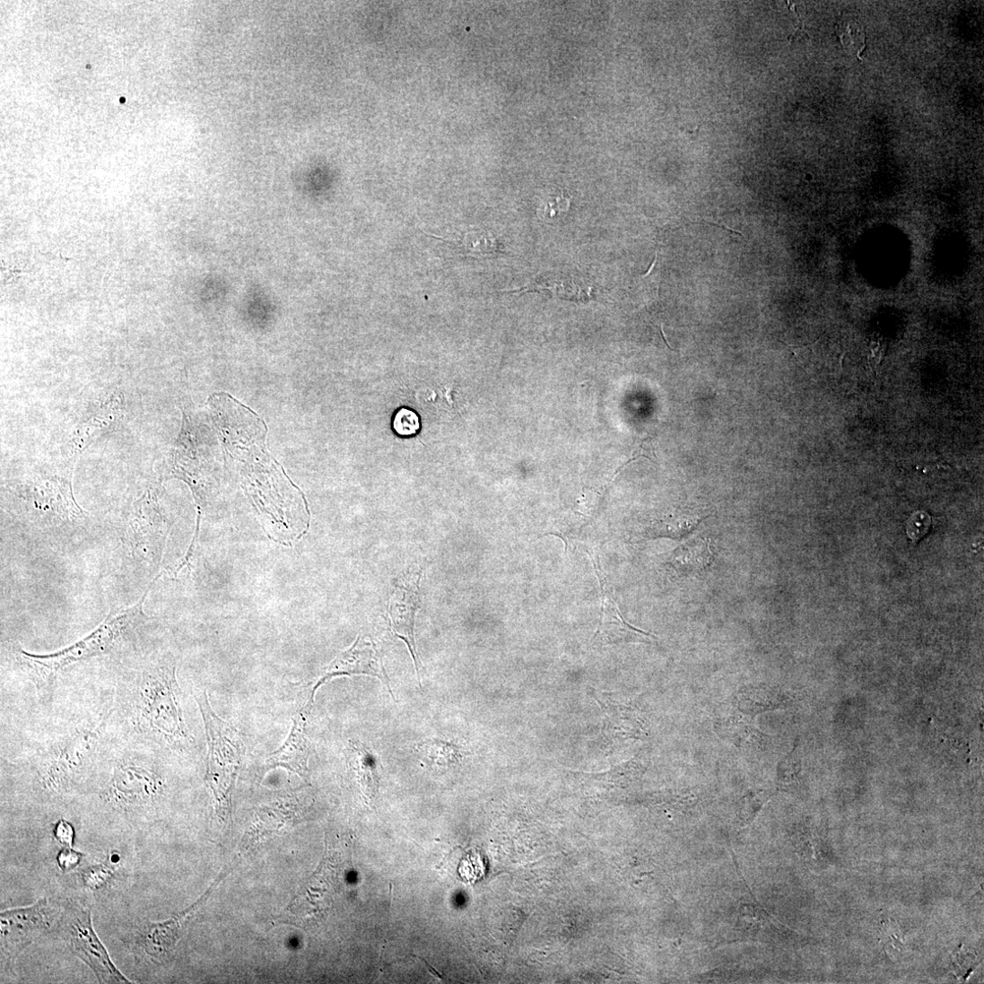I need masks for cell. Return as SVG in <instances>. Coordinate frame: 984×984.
Returning a JSON list of instances; mask_svg holds the SVG:
<instances>
[{
	"label": "cell",
	"mask_w": 984,
	"mask_h": 984,
	"mask_svg": "<svg viewBox=\"0 0 984 984\" xmlns=\"http://www.w3.org/2000/svg\"><path fill=\"white\" fill-rule=\"evenodd\" d=\"M107 717L96 727L68 734L43 750L37 767L44 789L63 794L77 784L94 760Z\"/></svg>",
	"instance_id": "cell-5"
},
{
	"label": "cell",
	"mask_w": 984,
	"mask_h": 984,
	"mask_svg": "<svg viewBox=\"0 0 984 984\" xmlns=\"http://www.w3.org/2000/svg\"><path fill=\"white\" fill-rule=\"evenodd\" d=\"M568 210V200L563 197H553L539 208V214L544 220H554L563 212Z\"/></svg>",
	"instance_id": "cell-24"
},
{
	"label": "cell",
	"mask_w": 984,
	"mask_h": 984,
	"mask_svg": "<svg viewBox=\"0 0 984 984\" xmlns=\"http://www.w3.org/2000/svg\"><path fill=\"white\" fill-rule=\"evenodd\" d=\"M63 921L66 924L73 951L91 967L100 982L131 983L112 963L95 934L89 908L78 905L70 908Z\"/></svg>",
	"instance_id": "cell-8"
},
{
	"label": "cell",
	"mask_w": 984,
	"mask_h": 984,
	"mask_svg": "<svg viewBox=\"0 0 984 984\" xmlns=\"http://www.w3.org/2000/svg\"><path fill=\"white\" fill-rule=\"evenodd\" d=\"M10 492L18 502L19 516L40 531L71 530L86 518L87 512L74 495L72 474L35 475L11 486Z\"/></svg>",
	"instance_id": "cell-3"
},
{
	"label": "cell",
	"mask_w": 984,
	"mask_h": 984,
	"mask_svg": "<svg viewBox=\"0 0 984 984\" xmlns=\"http://www.w3.org/2000/svg\"><path fill=\"white\" fill-rule=\"evenodd\" d=\"M207 896L205 894L192 907L165 922L145 925L139 936L140 945L145 954L155 959L165 957L176 946Z\"/></svg>",
	"instance_id": "cell-13"
},
{
	"label": "cell",
	"mask_w": 984,
	"mask_h": 984,
	"mask_svg": "<svg viewBox=\"0 0 984 984\" xmlns=\"http://www.w3.org/2000/svg\"><path fill=\"white\" fill-rule=\"evenodd\" d=\"M930 526V517L924 512H917L909 520L908 535L911 539L918 540L928 532Z\"/></svg>",
	"instance_id": "cell-23"
},
{
	"label": "cell",
	"mask_w": 984,
	"mask_h": 984,
	"mask_svg": "<svg viewBox=\"0 0 984 984\" xmlns=\"http://www.w3.org/2000/svg\"><path fill=\"white\" fill-rule=\"evenodd\" d=\"M135 755L121 758L115 764L106 797L115 807L133 812L153 803L163 790L161 778Z\"/></svg>",
	"instance_id": "cell-7"
},
{
	"label": "cell",
	"mask_w": 984,
	"mask_h": 984,
	"mask_svg": "<svg viewBox=\"0 0 984 984\" xmlns=\"http://www.w3.org/2000/svg\"><path fill=\"white\" fill-rule=\"evenodd\" d=\"M797 744L790 753L783 759L778 767L777 788L789 791L799 787L802 779L801 760L798 756Z\"/></svg>",
	"instance_id": "cell-19"
},
{
	"label": "cell",
	"mask_w": 984,
	"mask_h": 984,
	"mask_svg": "<svg viewBox=\"0 0 984 984\" xmlns=\"http://www.w3.org/2000/svg\"><path fill=\"white\" fill-rule=\"evenodd\" d=\"M837 32L843 48L850 56L859 59L866 48V33L863 25L857 21H843L838 24Z\"/></svg>",
	"instance_id": "cell-18"
},
{
	"label": "cell",
	"mask_w": 984,
	"mask_h": 984,
	"mask_svg": "<svg viewBox=\"0 0 984 984\" xmlns=\"http://www.w3.org/2000/svg\"><path fill=\"white\" fill-rule=\"evenodd\" d=\"M177 666L170 660H153L135 670L129 715L135 727L157 742L181 745L191 736L180 702Z\"/></svg>",
	"instance_id": "cell-1"
},
{
	"label": "cell",
	"mask_w": 984,
	"mask_h": 984,
	"mask_svg": "<svg viewBox=\"0 0 984 984\" xmlns=\"http://www.w3.org/2000/svg\"><path fill=\"white\" fill-rule=\"evenodd\" d=\"M311 710L312 707L307 704L293 717L294 724L291 735L283 745L266 760L267 771L281 767L297 773L304 779L307 778L310 750L306 727Z\"/></svg>",
	"instance_id": "cell-12"
},
{
	"label": "cell",
	"mask_w": 984,
	"mask_h": 984,
	"mask_svg": "<svg viewBox=\"0 0 984 984\" xmlns=\"http://www.w3.org/2000/svg\"><path fill=\"white\" fill-rule=\"evenodd\" d=\"M124 543L135 561L155 570L159 567L170 534L155 494L147 490L137 499L128 514Z\"/></svg>",
	"instance_id": "cell-6"
},
{
	"label": "cell",
	"mask_w": 984,
	"mask_h": 984,
	"mask_svg": "<svg viewBox=\"0 0 984 984\" xmlns=\"http://www.w3.org/2000/svg\"><path fill=\"white\" fill-rule=\"evenodd\" d=\"M83 855L71 848H66L57 856V862L65 872L72 871L79 865Z\"/></svg>",
	"instance_id": "cell-25"
},
{
	"label": "cell",
	"mask_w": 984,
	"mask_h": 984,
	"mask_svg": "<svg viewBox=\"0 0 984 984\" xmlns=\"http://www.w3.org/2000/svg\"><path fill=\"white\" fill-rule=\"evenodd\" d=\"M454 243L459 254L475 258H483L494 256L499 251V244L490 231L482 228H472L465 236Z\"/></svg>",
	"instance_id": "cell-15"
},
{
	"label": "cell",
	"mask_w": 984,
	"mask_h": 984,
	"mask_svg": "<svg viewBox=\"0 0 984 984\" xmlns=\"http://www.w3.org/2000/svg\"><path fill=\"white\" fill-rule=\"evenodd\" d=\"M47 905L46 900H39L31 906L0 914L3 956H16L48 930Z\"/></svg>",
	"instance_id": "cell-11"
},
{
	"label": "cell",
	"mask_w": 984,
	"mask_h": 984,
	"mask_svg": "<svg viewBox=\"0 0 984 984\" xmlns=\"http://www.w3.org/2000/svg\"><path fill=\"white\" fill-rule=\"evenodd\" d=\"M355 675H367L380 679L394 698L389 678L377 647L371 640L360 635L352 648L341 653L322 670L312 689L308 705L313 707L317 690L327 682L334 677Z\"/></svg>",
	"instance_id": "cell-10"
},
{
	"label": "cell",
	"mask_w": 984,
	"mask_h": 984,
	"mask_svg": "<svg viewBox=\"0 0 984 984\" xmlns=\"http://www.w3.org/2000/svg\"><path fill=\"white\" fill-rule=\"evenodd\" d=\"M393 427L400 436H412L420 430L419 416L408 409L400 410L394 419Z\"/></svg>",
	"instance_id": "cell-22"
},
{
	"label": "cell",
	"mask_w": 984,
	"mask_h": 984,
	"mask_svg": "<svg viewBox=\"0 0 984 984\" xmlns=\"http://www.w3.org/2000/svg\"><path fill=\"white\" fill-rule=\"evenodd\" d=\"M194 697L203 715L208 743L206 781L215 798L219 815L229 810L230 793L242 767L245 745L238 730L213 710L206 691L196 690Z\"/></svg>",
	"instance_id": "cell-4"
},
{
	"label": "cell",
	"mask_w": 984,
	"mask_h": 984,
	"mask_svg": "<svg viewBox=\"0 0 984 984\" xmlns=\"http://www.w3.org/2000/svg\"><path fill=\"white\" fill-rule=\"evenodd\" d=\"M424 568L410 569L401 575L392 593L388 614L394 634L408 646L421 684L422 667L415 640V619L420 608V585Z\"/></svg>",
	"instance_id": "cell-9"
},
{
	"label": "cell",
	"mask_w": 984,
	"mask_h": 984,
	"mask_svg": "<svg viewBox=\"0 0 984 984\" xmlns=\"http://www.w3.org/2000/svg\"><path fill=\"white\" fill-rule=\"evenodd\" d=\"M113 866L108 864L91 866L82 874L84 885L93 891L104 887L113 877Z\"/></svg>",
	"instance_id": "cell-21"
},
{
	"label": "cell",
	"mask_w": 984,
	"mask_h": 984,
	"mask_svg": "<svg viewBox=\"0 0 984 984\" xmlns=\"http://www.w3.org/2000/svg\"><path fill=\"white\" fill-rule=\"evenodd\" d=\"M421 747L425 756L437 765L447 766L457 762L458 751L453 745L441 741H428Z\"/></svg>",
	"instance_id": "cell-20"
},
{
	"label": "cell",
	"mask_w": 984,
	"mask_h": 984,
	"mask_svg": "<svg viewBox=\"0 0 984 984\" xmlns=\"http://www.w3.org/2000/svg\"><path fill=\"white\" fill-rule=\"evenodd\" d=\"M675 554V563L685 571L701 570L710 565L712 559L710 544L705 541L686 544Z\"/></svg>",
	"instance_id": "cell-17"
},
{
	"label": "cell",
	"mask_w": 984,
	"mask_h": 984,
	"mask_svg": "<svg viewBox=\"0 0 984 984\" xmlns=\"http://www.w3.org/2000/svg\"><path fill=\"white\" fill-rule=\"evenodd\" d=\"M765 800L761 795H753L747 797L745 799V805L742 809V819L745 823L751 822L754 815L759 812Z\"/></svg>",
	"instance_id": "cell-27"
},
{
	"label": "cell",
	"mask_w": 984,
	"mask_h": 984,
	"mask_svg": "<svg viewBox=\"0 0 984 984\" xmlns=\"http://www.w3.org/2000/svg\"><path fill=\"white\" fill-rule=\"evenodd\" d=\"M153 580L142 599L131 607L111 610L103 622L84 639L62 650L47 655L19 649L17 655L39 686L51 684L57 675L72 666L112 653L143 626L148 617L144 605Z\"/></svg>",
	"instance_id": "cell-2"
},
{
	"label": "cell",
	"mask_w": 984,
	"mask_h": 984,
	"mask_svg": "<svg viewBox=\"0 0 984 984\" xmlns=\"http://www.w3.org/2000/svg\"><path fill=\"white\" fill-rule=\"evenodd\" d=\"M54 833L57 840H59L65 847H73L74 830L71 823L65 820L60 821L57 823Z\"/></svg>",
	"instance_id": "cell-26"
},
{
	"label": "cell",
	"mask_w": 984,
	"mask_h": 984,
	"mask_svg": "<svg viewBox=\"0 0 984 984\" xmlns=\"http://www.w3.org/2000/svg\"><path fill=\"white\" fill-rule=\"evenodd\" d=\"M352 763L358 774L366 796L370 798L375 797L378 789L377 762L370 751L359 742H353Z\"/></svg>",
	"instance_id": "cell-16"
},
{
	"label": "cell",
	"mask_w": 984,
	"mask_h": 984,
	"mask_svg": "<svg viewBox=\"0 0 984 984\" xmlns=\"http://www.w3.org/2000/svg\"><path fill=\"white\" fill-rule=\"evenodd\" d=\"M121 101H122V102H125V101H126L125 98H122V100H121Z\"/></svg>",
	"instance_id": "cell-29"
},
{
	"label": "cell",
	"mask_w": 984,
	"mask_h": 984,
	"mask_svg": "<svg viewBox=\"0 0 984 984\" xmlns=\"http://www.w3.org/2000/svg\"><path fill=\"white\" fill-rule=\"evenodd\" d=\"M123 396L111 398L79 426L74 439L76 452H81L100 432L112 431L123 418Z\"/></svg>",
	"instance_id": "cell-14"
},
{
	"label": "cell",
	"mask_w": 984,
	"mask_h": 984,
	"mask_svg": "<svg viewBox=\"0 0 984 984\" xmlns=\"http://www.w3.org/2000/svg\"><path fill=\"white\" fill-rule=\"evenodd\" d=\"M705 223H708V224H710V225H714V226H718V227H719V228H722V229H727V231H731V233H734V234H736V235H737V236H740V237L744 238V237H743V236H742V235H741V234L739 233V231H735V230H732L731 228H728V227H727V226H725V225H719V224H717V223H714V222H705Z\"/></svg>",
	"instance_id": "cell-28"
}]
</instances>
